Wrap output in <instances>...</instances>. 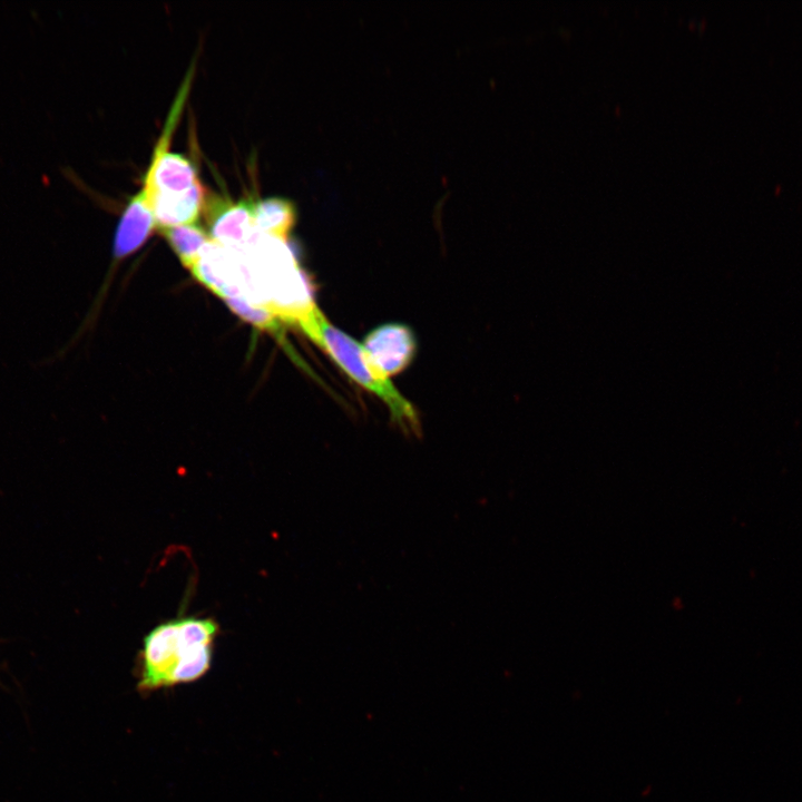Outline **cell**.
<instances>
[{"label": "cell", "mask_w": 802, "mask_h": 802, "mask_svg": "<svg viewBox=\"0 0 802 802\" xmlns=\"http://www.w3.org/2000/svg\"><path fill=\"white\" fill-rule=\"evenodd\" d=\"M219 633L212 617L178 616L155 626L144 639L137 659V687L143 693L204 676L212 665Z\"/></svg>", "instance_id": "obj_1"}, {"label": "cell", "mask_w": 802, "mask_h": 802, "mask_svg": "<svg viewBox=\"0 0 802 802\" xmlns=\"http://www.w3.org/2000/svg\"><path fill=\"white\" fill-rule=\"evenodd\" d=\"M312 342L354 382L375 394L388 407L392 419L418 433L420 421L412 403L374 366L362 344L334 326L314 303L295 322Z\"/></svg>", "instance_id": "obj_2"}, {"label": "cell", "mask_w": 802, "mask_h": 802, "mask_svg": "<svg viewBox=\"0 0 802 802\" xmlns=\"http://www.w3.org/2000/svg\"><path fill=\"white\" fill-rule=\"evenodd\" d=\"M190 78L192 74H188L183 81L162 135L153 150L151 159L143 180L141 190L146 197L162 193L183 192L199 183L197 169L194 164L184 155L168 150L170 137L187 97Z\"/></svg>", "instance_id": "obj_3"}, {"label": "cell", "mask_w": 802, "mask_h": 802, "mask_svg": "<svg viewBox=\"0 0 802 802\" xmlns=\"http://www.w3.org/2000/svg\"><path fill=\"white\" fill-rule=\"evenodd\" d=\"M252 202L251 198L235 202L219 194H206L203 211L211 239L224 247L242 252L257 233L253 222Z\"/></svg>", "instance_id": "obj_4"}, {"label": "cell", "mask_w": 802, "mask_h": 802, "mask_svg": "<svg viewBox=\"0 0 802 802\" xmlns=\"http://www.w3.org/2000/svg\"><path fill=\"white\" fill-rule=\"evenodd\" d=\"M190 271L199 283L223 300L244 297L246 265L241 252L211 241Z\"/></svg>", "instance_id": "obj_5"}, {"label": "cell", "mask_w": 802, "mask_h": 802, "mask_svg": "<svg viewBox=\"0 0 802 802\" xmlns=\"http://www.w3.org/2000/svg\"><path fill=\"white\" fill-rule=\"evenodd\" d=\"M362 345L378 371L388 379L407 369L417 351L413 332L401 323H385L373 329Z\"/></svg>", "instance_id": "obj_6"}, {"label": "cell", "mask_w": 802, "mask_h": 802, "mask_svg": "<svg viewBox=\"0 0 802 802\" xmlns=\"http://www.w3.org/2000/svg\"><path fill=\"white\" fill-rule=\"evenodd\" d=\"M156 222L149 203L140 189L128 199L119 219L115 239L114 257L123 258L136 252L151 235Z\"/></svg>", "instance_id": "obj_7"}, {"label": "cell", "mask_w": 802, "mask_h": 802, "mask_svg": "<svg viewBox=\"0 0 802 802\" xmlns=\"http://www.w3.org/2000/svg\"><path fill=\"white\" fill-rule=\"evenodd\" d=\"M205 196V187L199 182L183 192L155 194L146 198L159 229L195 224L203 211Z\"/></svg>", "instance_id": "obj_8"}, {"label": "cell", "mask_w": 802, "mask_h": 802, "mask_svg": "<svg viewBox=\"0 0 802 802\" xmlns=\"http://www.w3.org/2000/svg\"><path fill=\"white\" fill-rule=\"evenodd\" d=\"M255 228L267 236L285 242L295 223V206L283 197L272 196L252 202Z\"/></svg>", "instance_id": "obj_9"}, {"label": "cell", "mask_w": 802, "mask_h": 802, "mask_svg": "<svg viewBox=\"0 0 802 802\" xmlns=\"http://www.w3.org/2000/svg\"><path fill=\"white\" fill-rule=\"evenodd\" d=\"M158 232L176 253L182 264L189 270L198 261L205 245L212 241L209 234L197 224L165 227L159 228Z\"/></svg>", "instance_id": "obj_10"}, {"label": "cell", "mask_w": 802, "mask_h": 802, "mask_svg": "<svg viewBox=\"0 0 802 802\" xmlns=\"http://www.w3.org/2000/svg\"><path fill=\"white\" fill-rule=\"evenodd\" d=\"M224 301L236 315L257 329L277 331L280 320L266 307L255 305L243 296L228 297Z\"/></svg>", "instance_id": "obj_11"}]
</instances>
